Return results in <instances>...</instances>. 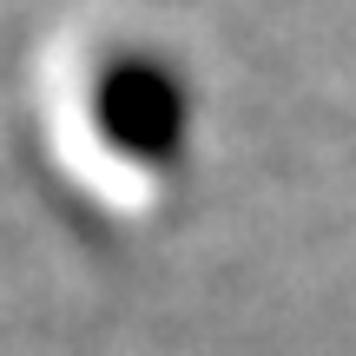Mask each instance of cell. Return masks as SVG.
Masks as SVG:
<instances>
[{
  "label": "cell",
  "instance_id": "6da1fadb",
  "mask_svg": "<svg viewBox=\"0 0 356 356\" xmlns=\"http://www.w3.org/2000/svg\"><path fill=\"white\" fill-rule=\"evenodd\" d=\"M86 126L113 159L145 172H172L185 152V86L159 53L119 47L86 79Z\"/></svg>",
  "mask_w": 356,
  "mask_h": 356
}]
</instances>
